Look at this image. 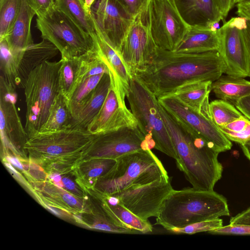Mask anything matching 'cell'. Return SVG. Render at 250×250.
<instances>
[{"label": "cell", "instance_id": "obj_48", "mask_svg": "<svg viewBox=\"0 0 250 250\" xmlns=\"http://www.w3.org/2000/svg\"><path fill=\"white\" fill-rule=\"evenodd\" d=\"M7 158L8 161L12 163L13 165L18 167V168L22 169V166H21V164L16 158L8 156Z\"/></svg>", "mask_w": 250, "mask_h": 250}, {"label": "cell", "instance_id": "obj_20", "mask_svg": "<svg viewBox=\"0 0 250 250\" xmlns=\"http://www.w3.org/2000/svg\"><path fill=\"white\" fill-rule=\"evenodd\" d=\"M35 12L27 0H22L19 15L11 29L4 37L7 42L10 51L19 64L24 50L34 43L31 24Z\"/></svg>", "mask_w": 250, "mask_h": 250}, {"label": "cell", "instance_id": "obj_14", "mask_svg": "<svg viewBox=\"0 0 250 250\" xmlns=\"http://www.w3.org/2000/svg\"><path fill=\"white\" fill-rule=\"evenodd\" d=\"M95 135L87 130L67 128L51 132H38L28 138L24 148L32 152L50 155L76 153L86 150Z\"/></svg>", "mask_w": 250, "mask_h": 250}, {"label": "cell", "instance_id": "obj_16", "mask_svg": "<svg viewBox=\"0 0 250 250\" xmlns=\"http://www.w3.org/2000/svg\"><path fill=\"white\" fill-rule=\"evenodd\" d=\"M16 88L0 78V131L3 147L20 148L28 137L19 115Z\"/></svg>", "mask_w": 250, "mask_h": 250}, {"label": "cell", "instance_id": "obj_22", "mask_svg": "<svg viewBox=\"0 0 250 250\" xmlns=\"http://www.w3.org/2000/svg\"><path fill=\"white\" fill-rule=\"evenodd\" d=\"M111 85L109 74L104 73L100 81L72 118L69 128L87 130V128L100 110Z\"/></svg>", "mask_w": 250, "mask_h": 250}, {"label": "cell", "instance_id": "obj_15", "mask_svg": "<svg viewBox=\"0 0 250 250\" xmlns=\"http://www.w3.org/2000/svg\"><path fill=\"white\" fill-rule=\"evenodd\" d=\"M91 13L103 36L120 53L122 43L134 19L116 0H96Z\"/></svg>", "mask_w": 250, "mask_h": 250}, {"label": "cell", "instance_id": "obj_51", "mask_svg": "<svg viewBox=\"0 0 250 250\" xmlns=\"http://www.w3.org/2000/svg\"><path fill=\"white\" fill-rule=\"evenodd\" d=\"M47 208H48L50 210H51L52 212H53L56 215H59L60 214V213H59V212L58 211H57L56 209H55L54 208H52V207H49V206H47Z\"/></svg>", "mask_w": 250, "mask_h": 250}, {"label": "cell", "instance_id": "obj_31", "mask_svg": "<svg viewBox=\"0 0 250 250\" xmlns=\"http://www.w3.org/2000/svg\"><path fill=\"white\" fill-rule=\"evenodd\" d=\"M0 75L8 84L17 88L19 64L11 54L5 38L0 39Z\"/></svg>", "mask_w": 250, "mask_h": 250}, {"label": "cell", "instance_id": "obj_41", "mask_svg": "<svg viewBox=\"0 0 250 250\" xmlns=\"http://www.w3.org/2000/svg\"><path fill=\"white\" fill-rule=\"evenodd\" d=\"M242 35L248 56L249 76L250 77V21L248 20L246 27L242 30Z\"/></svg>", "mask_w": 250, "mask_h": 250}, {"label": "cell", "instance_id": "obj_46", "mask_svg": "<svg viewBox=\"0 0 250 250\" xmlns=\"http://www.w3.org/2000/svg\"><path fill=\"white\" fill-rule=\"evenodd\" d=\"M62 181L65 187L70 190H73L75 188L74 183L70 180L67 178H64L62 179Z\"/></svg>", "mask_w": 250, "mask_h": 250}, {"label": "cell", "instance_id": "obj_43", "mask_svg": "<svg viewBox=\"0 0 250 250\" xmlns=\"http://www.w3.org/2000/svg\"><path fill=\"white\" fill-rule=\"evenodd\" d=\"M216 1L225 20L229 12L231 9V0H216Z\"/></svg>", "mask_w": 250, "mask_h": 250}, {"label": "cell", "instance_id": "obj_26", "mask_svg": "<svg viewBox=\"0 0 250 250\" xmlns=\"http://www.w3.org/2000/svg\"><path fill=\"white\" fill-rule=\"evenodd\" d=\"M55 7L66 15L85 33L92 37L96 35V22L92 15L86 11L84 0H56Z\"/></svg>", "mask_w": 250, "mask_h": 250}, {"label": "cell", "instance_id": "obj_34", "mask_svg": "<svg viewBox=\"0 0 250 250\" xmlns=\"http://www.w3.org/2000/svg\"><path fill=\"white\" fill-rule=\"evenodd\" d=\"M222 226L223 220L218 218L201 221L182 228L171 229L167 231L174 234H193L202 232H208Z\"/></svg>", "mask_w": 250, "mask_h": 250}, {"label": "cell", "instance_id": "obj_17", "mask_svg": "<svg viewBox=\"0 0 250 250\" xmlns=\"http://www.w3.org/2000/svg\"><path fill=\"white\" fill-rule=\"evenodd\" d=\"M124 127H137L138 122L111 81L104 104L88 126L87 131L91 134L98 135Z\"/></svg>", "mask_w": 250, "mask_h": 250}, {"label": "cell", "instance_id": "obj_50", "mask_svg": "<svg viewBox=\"0 0 250 250\" xmlns=\"http://www.w3.org/2000/svg\"><path fill=\"white\" fill-rule=\"evenodd\" d=\"M249 0H231V8L232 9L235 5L238 3L247 1Z\"/></svg>", "mask_w": 250, "mask_h": 250}, {"label": "cell", "instance_id": "obj_12", "mask_svg": "<svg viewBox=\"0 0 250 250\" xmlns=\"http://www.w3.org/2000/svg\"><path fill=\"white\" fill-rule=\"evenodd\" d=\"M154 146L137 127H124L95 135L86 149L97 158L117 159L125 154L141 150H151Z\"/></svg>", "mask_w": 250, "mask_h": 250}, {"label": "cell", "instance_id": "obj_10", "mask_svg": "<svg viewBox=\"0 0 250 250\" xmlns=\"http://www.w3.org/2000/svg\"><path fill=\"white\" fill-rule=\"evenodd\" d=\"M148 11L134 19L120 49V54L131 75L144 70L157 53L158 47L149 28Z\"/></svg>", "mask_w": 250, "mask_h": 250}, {"label": "cell", "instance_id": "obj_36", "mask_svg": "<svg viewBox=\"0 0 250 250\" xmlns=\"http://www.w3.org/2000/svg\"><path fill=\"white\" fill-rule=\"evenodd\" d=\"M208 233L219 235H250V225L229 224Z\"/></svg>", "mask_w": 250, "mask_h": 250}, {"label": "cell", "instance_id": "obj_38", "mask_svg": "<svg viewBox=\"0 0 250 250\" xmlns=\"http://www.w3.org/2000/svg\"><path fill=\"white\" fill-rule=\"evenodd\" d=\"M223 134L230 141L242 145L250 140V122L243 130L237 133L225 132Z\"/></svg>", "mask_w": 250, "mask_h": 250}, {"label": "cell", "instance_id": "obj_24", "mask_svg": "<svg viewBox=\"0 0 250 250\" xmlns=\"http://www.w3.org/2000/svg\"><path fill=\"white\" fill-rule=\"evenodd\" d=\"M212 83L200 81L188 83L178 87L168 96L174 97L193 110L211 118L209 94L211 91Z\"/></svg>", "mask_w": 250, "mask_h": 250}, {"label": "cell", "instance_id": "obj_30", "mask_svg": "<svg viewBox=\"0 0 250 250\" xmlns=\"http://www.w3.org/2000/svg\"><path fill=\"white\" fill-rule=\"evenodd\" d=\"M104 74L93 75L84 79L79 83L70 97L66 99L72 118L95 88Z\"/></svg>", "mask_w": 250, "mask_h": 250}, {"label": "cell", "instance_id": "obj_42", "mask_svg": "<svg viewBox=\"0 0 250 250\" xmlns=\"http://www.w3.org/2000/svg\"><path fill=\"white\" fill-rule=\"evenodd\" d=\"M236 6L238 16L245 17L250 21V0L238 3Z\"/></svg>", "mask_w": 250, "mask_h": 250}, {"label": "cell", "instance_id": "obj_44", "mask_svg": "<svg viewBox=\"0 0 250 250\" xmlns=\"http://www.w3.org/2000/svg\"><path fill=\"white\" fill-rule=\"evenodd\" d=\"M240 146L244 154L250 162V140Z\"/></svg>", "mask_w": 250, "mask_h": 250}, {"label": "cell", "instance_id": "obj_11", "mask_svg": "<svg viewBox=\"0 0 250 250\" xmlns=\"http://www.w3.org/2000/svg\"><path fill=\"white\" fill-rule=\"evenodd\" d=\"M247 22L245 17H233L219 28L218 51L225 64L227 75L242 78L249 76L248 56L242 35Z\"/></svg>", "mask_w": 250, "mask_h": 250}, {"label": "cell", "instance_id": "obj_25", "mask_svg": "<svg viewBox=\"0 0 250 250\" xmlns=\"http://www.w3.org/2000/svg\"><path fill=\"white\" fill-rule=\"evenodd\" d=\"M211 88L218 99L233 105L242 98L250 95V81L227 74L213 82Z\"/></svg>", "mask_w": 250, "mask_h": 250}, {"label": "cell", "instance_id": "obj_40", "mask_svg": "<svg viewBox=\"0 0 250 250\" xmlns=\"http://www.w3.org/2000/svg\"><path fill=\"white\" fill-rule=\"evenodd\" d=\"M234 105L242 114L250 120V95L240 99Z\"/></svg>", "mask_w": 250, "mask_h": 250}, {"label": "cell", "instance_id": "obj_21", "mask_svg": "<svg viewBox=\"0 0 250 250\" xmlns=\"http://www.w3.org/2000/svg\"><path fill=\"white\" fill-rule=\"evenodd\" d=\"M220 46L219 29L189 26L183 39L173 52L179 53H199L218 51Z\"/></svg>", "mask_w": 250, "mask_h": 250}, {"label": "cell", "instance_id": "obj_27", "mask_svg": "<svg viewBox=\"0 0 250 250\" xmlns=\"http://www.w3.org/2000/svg\"><path fill=\"white\" fill-rule=\"evenodd\" d=\"M103 198L107 208L123 224L140 234L152 231V226L148 220H144L133 213L120 204L117 198L104 195Z\"/></svg>", "mask_w": 250, "mask_h": 250}, {"label": "cell", "instance_id": "obj_6", "mask_svg": "<svg viewBox=\"0 0 250 250\" xmlns=\"http://www.w3.org/2000/svg\"><path fill=\"white\" fill-rule=\"evenodd\" d=\"M113 168L100 178L98 189L103 195L121 191L133 184L148 183L168 176L162 163L150 149L123 155Z\"/></svg>", "mask_w": 250, "mask_h": 250}, {"label": "cell", "instance_id": "obj_35", "mask_svg": "<svg viewBox=\"0 0 250 250\" xmlns=\"http://www.w3.org/2000/svg\"><path fill=\"white\" fill-rule=\"evenodd\" d=\"M133 19L148 9L151 0H116Z\"/></svg>", "mask_w": 250, "mask_h": 250}, {"label": "cell", "instance_id": "obj_1", "mask_svg": "<svg viewBox=\"0 0 250 250\" xmlns=\"http://www.w3.org/2000/svg\"><path fill=\"white\" fill-rule=\"evenodd\" d=\"M226 66L218 51L179 53L158 48L153 61L135 76L158 99L185 84L214 82L225 73Z\"/></svg>", "mask_w": 250, "mask_h": 250}, {"label": "cell", "instance_id": "obj_13", "mask_svg": "<svg viewBox=\"0 0 250 250\" xmlns=\"http://www.w3.org/2000/svg\"><path fill=\"white\" fill-rule=\"evenodd\" d=\"M157 99L169 113L205 139L219 153L231 148V141L211 118L193 110L173 96H167Z\"/></svg>", "mask_w": 250, "mask_h": 250}, {"label": "cell", "instance_id": "obj_32", "mask_svg": "<svg viewBox=\"0 0 250 250\" xmlns=\"http://www.w3.org/2000/svg\"><path fill=\"white\" fill-rule=\"evenodd\" d=\"M211 118L218 126H224L243 116L234 105L223 100L209 103Z\"/></svg>", "mask_w": 250, "mask_h": 250}, {"label": "cell", "instance_id": "obj_28", "mask_svg": "<svg viewBox=\"0 0 250 250\" xmlns=\"http://www.w3.org/2000/svg\"><path fill=\"white\" fill-rule=\"evenodd\" d=\"M72 117L66 99L60 92L55 98L44 124L40 132H51L69 128Z\"/></svg>", "mask_w": 250, "mask_h": 250}, {"label": "cell", "instance_id": "obj_49", "mask_svg": "<svg viewBox=\"0 0 250 250\" xmlns=\"http://www.w3.org/2000/svg\"><path fill=\"white\" fill-rule=\"evenodd\" d=\"M50 178L51 180L54 181V183H58L61 182V176L56 173H54L50 175Z\"/></svg>", "mask_w": 250, "mask_h": 250}, {"label": "cell", "instance_id": "obj_39", "mask_svg": "<svg viewBox=\"0 0 250 250\" xmlns=\"http://www.w3.org/2000/svg\"><path fill=\"white\" fill-rule=\"evenodd\" d=\"M229 224L250 225V208L231 217Z\"/></svg>", "mask_w": 250, "mask_h": 250}, {"label": "cell", "instance_id": "obj_37", "mask_svg": "<svg viewBox=\"0 0 250 250\" xmlns=\"http://www.w3.org/2000/svg\"><path fill=\"white\" fill-rule=\"evenodd\" d=\"M36 13L37 17H42L55 6L56 0H27Z\"/></svg>", "mask_w": 250, "mask_h": 250}, {"label": "cell", "instance_id": "obj_29", "mask_svg": "<svg viewBox=\"0 0 250 250\" xmlns=\"http://www.w3.org/2000/svg\"><path fill=\"white\" fill-rule=\"evenodd\" d=\"M82 56L69 59L61 58L62 62L59 73V88L60 92L66 99L73 91L82 62Z\"/></svg>", "mask_w": 250, "mask_h": 250}, {"label": "cell", "instance_id": "obj_18", "mask_svg": "<svg viewBox=\"0 0 250 250\" xmlns=\"http://www.w3.org/2000/svg\"><path fill=\"white\" fill-rule=\"evenodd\" d=\"M93 38L99 55L108 67L111 81L118 94L125 100L132 77L130 72L120 53L104 38L97 25L96 33Z\"/></svg>", "mask_w": 250, "mask_h": 250}, {"label": "cell", "instance_id": "obj_8", "mask_svg": "<svg viewBox=\"0 0 250 250\" xmlns=\"http://www.w3.org/2000/svg\"><path fill=\"white\" fill-rule=\"evenodd\" d=\"M168 176L152 182L133 184L113 196L125 208L144 220L156 217L166 198L172 191Z\"/></svg>", "mask_w": 250, "mask_h": 250}, {"label": "cell", "instance_id": "obj_23", "mask_svg": "<svg viewBox=\"0 0 250 250\" xmlns=\"http://www.w3.org/2000/svg\"><path fill=\"white\" fill-rule=\"evenodd\" d=\"M59 51L53 43L44 39L28 46L24 50L19 64L18 87L24 88L31 72L42 63L55 57Z\"/></svg>", "mask_w": 250, "mask_h": 250}, {"label": "cell", "instance_id": "obj_2", "mask_svg": "<svg viewBox=\"0 0 250 250\" xmlns=\"http://www.w3.org/2000/svg\"><path fill=\"white\" fill-rule=\"evenodd\" d=\"M159 108L178 157V168L192 188L213 190L223 170L218 159L219 152L159 103Z\"/></svg>", "mask_w": 250, "mask_h": 250}, {"label": "cell", "instance_id": "obj_4", "mask_svg": "<svg viewBox=\"0 0 250 250\" xmlns=\"http://www.w3.org/2000/svg\"><path fill=\"white\" fill-rule=\"evenodd\" d=\"M62 62L46 61L28 76L24 87L26 103L25 130L29 138L45 123L53 102L60 92L59 73Z\"/></svg>", "mask_w": 250, "mask_h": 250}, {"label": "cell", "instance_id": "obj_19", "mask_svg": "<svg viewBox=\"0 0 250 250\" xmlns=\"http://www.w3.org/2000/svg\"><path fill=\"white\" fill-rule=\"evenodd\" d=\"M181 16L189 26L211 27L225 19L216 0H173Z\"/></svg>", "mask_w": 250, "mask_h": 250}, {"label": "cell", "instance_id": "obj_45", "mask_svg": "<svg viewBox=\"0 0 250 250\" xmlns=\"http://www.w3.org/2000/svg\"><path fill=\"white\" fill-rule=\"evenodd\" d=\"M63 199L68 204L71 206L76 205L78 203L76 199L68 193L63 195Z\"/></svg>", "mask_w": 250, "mask_h": 250}, {"label": "cell", "instance_id": "obj_47", "mask_svg": "<svg viewBox=\"0 0 250 250\" xmlns=\"http://www.w3.org/2000/svg\"><path fill=\"white\" fill-rule=\"evenodd\" d=\"M96 0H84V7L87 12L92 15L91 8Z\"/></svg>", "mask_w": 250, "mask_h": 250}, {"label": "cell", "instance_id": "obj_33", "mask_svg": "<svg viewBox=\"0 0 250 250\" xmlns=\"http://www.w3.org/2000/svg\"><path fill=\"white\" fill-rule=\"evenodd\" d=\"M22 0H0V39L9 32L21 11Z\"/></svg>", "mask_w": 250, "mask_h": 250}, {"label": "cell", "instance_id": "obj_7", "mask_svg": "<svg viewBox=\"0 0 250 250\" xmlns=\"http://www.w3.org/2000/svg\"><path fill=\"white\" fill-rule=\"evenodd\" d=\"M36 27L42 38L57 48L62 59L81 56L94 47L93 38L55 6L44 15L37 17Z\"/></svg>", "mask_w": 250, "mask_h": 250}, {"label": "cell", "instance_id": "obj_5", "mask_svg": "<svg viewBox=\"0 0 250 250\" xmlns=\"http://www.w3.org/2000/svg\"><path fill=\"white\" fill-rule=\"evenodd\" d=\"M138 126L154 148L176 161L178 157L162 118L157 98L132 75L126 96Z\"/></svg>", "mask_w": 250, "mask_h": 250}, {"label": "cell", "instance_id": "obj_3", "mask_svg": "<svg viewBox=\"0 0 250 250\" xmlns=\"http://www.w3.org/2000/svg\"><path fill=\"white\" fill-rule=\"evenodd\" d=\"M229 214L227 199L214 190L173 189L164 201L156 224L167 230Z\"/></svg>", "mask_w": 250, "mask_h": 250}, {"label": "cell", "instance_id": "obj_9", "mask_svg": "<svg viewBox=\"0 0 250 250\" xmlns=\"http://www.w3.org/2000/svg\"><path fill=\"white\" fill-rule=\"evenodd\" d=\"M149 28L157 47L173 51L189 26L173 0H151L148 11Z\"/></svg>", "mask_w": 250, "mask_h": 250}]
</instances>
